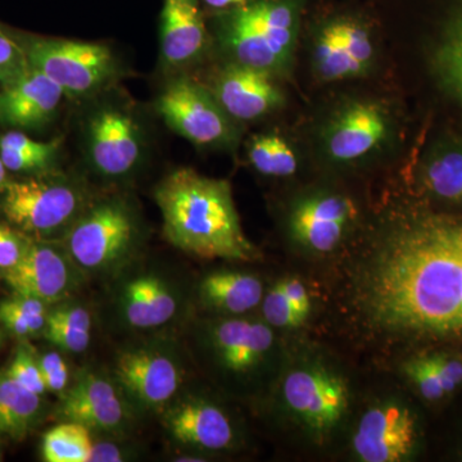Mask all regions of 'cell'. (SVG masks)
Instances as JSON below:
<instances>
[{
  "mask_svg": "<svg viewBox=\"0 0 462 462\" xmlns=\"http://www.w3.org/2000/svg\"><path fill=\"white\" fill-rule=\"evenodd\" d=\"M370 322L416 340H462V212L404 215L361 279Z\"/></svg>",
  "mask_w": 462,
  "mask_h": 462,
  "instance_id": "6da1fadb",
  "label": "cell"
},
{
  "mask_svg": "<svg viewBox=\"0 0 462 462\" xmlns=\"http://www.w3.org/2000/svg\"><path fill=\"white\" fill-rule=\"evenodd\" d=\"M154 199L163 236L184 254L245 263L260 257L240 224L229 181L184 167L157 185Z\"/></svg>",
  "mask_w": 462,
  "mask_h": 462,
  "instance_id": "7a4b0ae2",
  "label": "cell"
},
{
  "mask_svg": "<svg viewBox=\"0 0 462 462\" xmlns=\"http://www.w3.org/2000/svg\"><path fill=\"white\" fill-rule=\"evenodd\" d=\"M300 32L298 0H254L216 12V41L227 60L275 78L291 75Z\"/></svg>",
  "mask_w": 462,
  "mask_h": 462,
  "instance_id": "3957f363",
  "label": "cell"
},
{
  "mask_svg": "<svg viewBox=\"0 0 462 462\" xmlns=\"http://www.w3.org/2000/svg\"><path fill=\"white\" fill-rule=\"evenodd\" d=\"M141 242L138 218L125 200H102L85 209L66 234L65 248L81 272L108 276L132 261Z\"/></svg>",
  "mask_w": 462,
  "mask_h": 462,
  "instance_id": "277c9868",
  "label": "cell"
},
{
  "mask_svg": "<svg viewBox=\"0 0 462 462\" xmlns=\"http://www.w3.org/2000/svg\"><path fill=\"white\" fill-rule=\"evenodd\" d=\"M396 134L397 118L388 103L355 97L342 100L322 121L319 152L330 165H360L384 152Z\"/></svg>",
  "mask_w": 462,
  "mask_h": 462,
  "instance_id": "5b68a950",
  "label": "cell"
},
{
  "mask_svg": "<svg viewBox=\"0 0 462 462\" xmlns=\"http://www.w3.org/2000/svg\"><path fill=\"white\" fill-rule=\"evenodd\" d=\"M114 379L136 411L162 412L180 393L184 369L167 340H144L118 352Z\"/></svg>",
  "mask_w": 462,
  "mask_h": 462,
  "instance_id": "8992f818",
  "label": "cell"
},
{
  "mask_svg": "<svg viewBox=\"0 0 462 462\" xmlns=\"http://www.w3.org/2000/svg\"><path fill=\"white\" fill-rule=\"evenodd\" d=\"M30 69H38L67 97H87L102 89L116 75V60L107 45L58 38H30L23 44Z\"/></svg>",
  "mask_w": 462,
  "mask_h": 462,
  "instance_id": "52a82bcc",
  "label": "cell"
},
{
  "mask_svg": "<svg viewBox=\"0 0 462 462\" xmlns=\"http://www.w3.org/2000/svg\"><path fill=\"white\" fill-rule=\"evenodd\" d=\"M379 42L361 18L338 16L320 23L309 45L310 67L319 83L367 78L379 60Z\"/></svg>",
  "mask_w": 462,
  "mask_h": 462,
  "instance_id": "ba28073f",
  "label": "cell"
},
{
  "mask_svg": "<svg viewBox=\"0 0 462 462\" xmlns=\"http://www.w3.org/2000/svg\"><path fill=\"white\" fill-rule=\"evenodd\" d=\"M157 111L170 129L203 148L227 149L239 138L238 123L221 107L209 87L190 78L167 85Z\"/></svg>",
  "mask_w": 462,
  "mask_h": 462,
  "instance_id": "9c48e42d",
  "label": "cell"
},
{
  "mask_svg": "<svg viewBox=\"0 0 462 462\" xmlns=\"http://www.w3.org/2000/svg\"><path fill=\"white\" fill-rule=\"evenodd\" d=\"M83 190L60 179L8 181L2 211L12 224L36 236L69 229L85 211Z\"/></svg>",
  "mask_w": 462,
  "mask_h": 462,
  "instance_id": "30bf717a",
  "label": "cell"
},
{
  "mask_svg": "<svg viewBox=\"0 0 462 462\" xmlns=\"http://www.w3.org/2000/svg\"><path fill=\"white\" fill-rule=\"evenodd\" d=\"M282 391L289 411L315 436L329 434L348 407L345 380L319 365L291 370Z\"/></svg>",
  "mask_w": 462,
  "mask_h": 462,
  "instance_id": "8fae6325",
  "label": "cell"
},
{
  "mask_svg": "<svg viewBox=\"0 0 462 462\" xmlns=\"http://www.w3.org/2000/svg\"><path fill=\"white\" fill-rule=\"evenodd\" d=\"M134 407L114 376L84 370L60 396L62 420L80 422L93 433L123 434L132 427Z\"/></svg>",
  "mask_w": 462,
  "mask_h": 462,
  "instance_id": "7c38bea8",
  "label": "cell"
},
{
  "mask_svg": "<svg viewBox=\"0 0 462 462\" xmlns=\"http://www.w3.org/2000/svg\"><path fill=\"white\" fill-rule=\"evenodd\" d=\"M3 273L14 294L35 298L47 306L69 300L83 276L66 248L41 242H27L21 260Z\"/></svg>",
  "mask_w": 462,
  "mask_h": 462,
  "instance_id": "4fadbf2b",
  "label": "cell"
},
{
  "mask_svg": "<svg viewBox=\"0 0 462 462\" xmlns=\"http://www.w3.org/2000/svg\"><path fill=\"white\" fill-rule=\"evenodd\" d=\"M357 218L349 197L338 191L315 190L294 200L288 214V230L300 247L315 254L334 251Z\"/></svg>",
  "mask_w": 462,
  "mask_h": 462,
  "instance_id": "5bb4252c",
  "label": "cell"
},
{
  "mask_svg": "<svg viewBox=\"0 0 462 462\" xmlns=\"http://www.w3.org/2000/svg\"><path fill=\"white\" fill-rule=\"evenodd\" d=\"M88 153L99 175H130L142 158L141 132L132 116L117 107L98 109L88 124Z\"/></svg>",
  "mask_w": 462,
  "mask_h": 462,
  "instance_id": "9a60e30c",
  "label": "cell"
},
{
  "mask_svg": "<svg viewBox=\"0 0 462 462\" xmlns=\"http://www.w3.org/2000/svg\"><path fill=\"white\" fill-rule=\"evenodd\" d=\"M278 78L227 60L209 89L236 123L261 120L284 107L285 94Z\"/></svg>",
  "mask_w": 462,
  "mask_h": 462,
  "instance_id": "2e32d148",
  "label": "cell"
},
{
  "mask_svg": "<svg viewBox=\"0 0 462 462\" xmlns=\"http://www.w3.org/2000/svg\"><path fill=\"white\" fill-rule=\"evenodd\" d=\"M161 413L166 433L179 445L199 451H224L236 445L230 416L206 398L178 394Z\"/></svg>",
  "mask_w": 462,
  "mask_h": 462,
  "instance_id": "e0dca14e",
  "label": "cell"
},
{
  "mask_svg": "<svg viewBox=\"0 0 462 462\" xmlns=\"http://www.w3.org/2000/svg\"><path fill=\"white\" fill-rule=\"evenodd\" d=\"M418 425L407 407L383 403L364 413L354 436V451L364 462L404 461L415 451Z\"/></svg>",
  "mask_w": 462,
  "mask_h": 462,
  "instance_id": "ac0fdd59",
  "label": "cell"
},
{
  "mask_svg": "<svg viewBox=\"0 0 462 462\" xmlns=\"http://www.w3.org/2000/svg\"><path fill=\"white\" fill-rule=\"evenodd\" d=\"M205 337L216 365L231 375L254 372L273 346V329L266 321L236 316L212 322Z\"/></svg>",
  "mask_w": 462,
  "mask_h": 462,
  "instance_id": "d6986e66",
  "label": "cell"
},
{
  "mask_svg": "<svg viewBox=\"0 0 462 462\" xmlns=\"http://www.w3.org/2000/svg\"><path fill=\"white\" fill-rule=\"evenodd\" d=\"M180 293L162 273H136L125 282L117 297V314L126 327L151 330L165 327L178 315Z\"/></svg>",
  "mask_w": 462,
  "mask_h": 462,
  "instance_id": "ffe728a7",
  "label": "cell"
},
{
  "mask_svg": "<svg viewBox=\"0 0 462 462\" xmlns=\"http://www.w3.org/2000/svg\"><path fill=\"white\" fill-rule=\"evenodd\" d=\"M199 0H163L161 54L166 66L182 69L197 62L208 45Z\"/></svg>",
  "mask_w": 462,
  "mask_h": 462,
  "instance_id": "44dd1931",
  "label": "cell"
},
{
  "mask_svg": "<svg viewBox=\"0 0 462 462\" xmlns=\"http://www.w3.org/2000/svg\"><path fill=\"white\" fill-rule=\"evenodd\" d=\"M65 93L47 75L30 69L20 81L0 93V123L35 129L51 121Z\"/></svg>",
  "mask_w": 462,
  "mask_h": 462,
  "instance_id": "7402d4cb",
  "label": "cell"
},
{
  "mask_svg": "<svg viewBox=\"0 0 462 462\" xmlns=\"http://www.w3.org/2000/svg\"><path fill=\"white\" fill-rule=\"evenodd\" d=\"M418 179L431 199L462 208L461 136H445L434 142L421 158Z\"/></svg>",
  "mask_w": 462,
  "mask_h": 462,
  "instance_id": "603a6c76",
  "label": "cell"
},
{
  "mask_svg": "<svg viewBox=\"0 0 462 462\" xmlns=\"http://www.w3.org/2000/svg\"><path fill=\"white\" fill-rule=\"evenodd\" d=\"M199 291L203 306L225 315L247 314L263 300V282L247 273H209L200 282Z\"/></svg>",
  "mask_w": 462,
  "mask_h": 462,
  "instance_id": "cb8c5ba5",
  "label": "cell"
},
{
  "mask_svg": "<svg viewBox=\"0 0 462 462\" xmlns=\"http://www.w3.org/2000/svg\"><path fill=\"white\" fill-rule=\"evenodd\" d=\"M430 67L440 89L462 106V0L448 12L431 42Z\"/></svg>",
  "mask_w": 462,
  "mask_h": 462,
  "instance_id": "d4e9b609",
  "label": "cell"
},
{
  "mask_svg": "<svg viewBox=\"0 0 462 462\" xmlns=\"http://www.w3.org/2000/svg\"><path fill=\"white\" fill-rule=\"evenodd\" d=\"M44 413L42 396L21 387L8 375L0 372V439L20 442L25 439Z\"/></svg>",
  "mask_w": 462,
  "mask_h": 462,
  "instance_id": "484cf974",
  "label": "cell"
},
{
  "mask_svg": "<svg viewBox=\"0 0 462 462\" xmlns=\"http://www.w3.org/2000/svg\"><path fill=\"white\" fill-rule=\"evenodd\" d=\"M247 157L257 172L269 178H291L300 166L296 147L279 133L254 135L248 143Z\"/></svg>",
  "mask_w": 462,
  "mask_h": 462,
  "instance_id": "4316f807",
  "label": "cell"
},
{
  "mask_svg": "<svg viewBox=\"0 0 462 462\" xmlns=\"http://www.w3.org/2000/svg\"><path fill=\"white\" fill-rule=\"evenodd\" d=\"M93 445L89 428L63 420L42 437V457L47 462H90Z\"/></svg>",
  "mask_w": 462,
  "mask_h": 462,
  "instance_id": "83f0119b",
  "label": "cell"
},
{
  "mask_svg": "<svg viewBox=\"0 0 462 462\" xmlns=\"http://www.w3.org/2000/svg\"><path fill=\"white\" fill-rule=\"evenodd\" d=\"M47 318L48 306L35 298L14 294L0 302V324L18 338L42 333Z\"/></svg>",
  "mask_w": 462,
  "mask_h": 462,
  "instance_id": "f1b7e54d",
  "label": "cell"
},
{
  "mask_svg": "<svg viewBox=\"0 0 462 462\" xmlns=\"http://www.w3.org/2000/svg\"><path fill=\"white\" fill-rule=\"evenodd\" d=\"M60 143L50 142L47 147L41 151H14V149L0 148V157L9 171L39 172L50 169L56 161Z\"/></svg>",
  "mask_w": 462,
  "mask_h": 462,
  "instance_id": "f546056e",
  "label": "cell"
},
{
  "mask_svg": "<svg viewBox=\"0 0 462 462\" xmlns=\"http://www.w3.org/2000/svg\"><path fill=\"white\" fill-rule=\"evenodd\" d=\"M5 370L14 382H17L21 387L27 389V391L39 394V396H44L45 392H47L41 367H39L38 354L32 351V346H18L14 360H12L8 369Z\"/></svg>",
  "mask_w": 462,
  "mask_h": 462,
  "instance_id": "4dcf8cb0",
  "label": "cell"
},
{
  "mask_svg": "<svg viewBox=\"0 0 462 462\" xmlns=\"http://www.w3.org/2000/svg\"><path fill=\"white\" fill-rule=\"evenodd\" d=\"M29 71V60L23 45L17 44L0 29V85L3 88L14 85Z\"/></svg>",
  "mask_w": 462,
  "mask_h": 462,
  "instance_id": "1f68e13d",
  "label": "cell"
},
{
  "mask_svg": "<svg viewBox=\"0 0 462 462\" xmlns=\"http://www.w3.org/2000/svg\"><path fill=\"white\" fill-rule=\"evenodd\" d=\"M261 305H263L264 321L272 328L287 329V328L300 327L305 322L288 302L287 297L278 284L273 285L272 291L263 296Z\"/></svg>",
  "mask_w": 462,
  "mask_h": 462,
  "instance_id": "d6a6232c",
  "label": "cell"
},
{
  "mask_svg": "<svg viewBox=\"0 0 462 462\" xmlns=\"http://www.w3.org/2000/svg\"><path fill=\"white\" fill-rule=\"evenodd\" d=\"M404 373L428 401H438L446 396L439 374L434 369L430 357L416 358L404 365Z\"/></svg>",
  "mask_w": 462,
  "mask_h": 462,
  "instance_id": "836d02e7",
  "label": "cell"
},
{
  "mask_svg": "<svg viewBox=\"0 0 462 462\" xmlns=\"http://www.w3.org/2000/svg\"><path fill=\"white\" fill-rule=\"evenodd\" d=\"M38 363L47 392L62 396L69 387L71 376L63 356L57 351H48L38 355Z\"/></svg>",
  "mask_w": 462,
  "mask_h": 462,
  "instance_id": "e575fe53",
  "label": "cell"
},
{
  "mask_svg": "<svg viewBox=\"0 0 462 462\" xmlns=\"http://www.w3.org/2000/svg\"><path fill=\"white\" fill-rule=\"evenodd\" d=\"M42 334L51 345L69 354H83L87 351L91 340V331L62 327V325L47 324Z\"/></svg>",
  "mask_w": 462,
  "mask_h": 462,
  "instance_id": "d590c367",
  "label": "cell"
},
{
  "mask_svg": "<svg viewBox=\"0 0 462 462\" xmlns=\"http://www.w3.org/2000/svg\"><path fill=\"white\" fill-rule=\"evenodd\" d=\"M47 324L62 325L75 329L91 331L93 320L89 310L74 302H60L48 310Z\"/></svg>",
  "mask_w": 462,
  "mask_h": 462,
  "instance_id": "8d00e7d4",
  "label": "cell"
},
{
  "mask_svg": "<svg viewBox=\"0 0 462 462\" xmlns=\"http://www.w3.org/2000/svg\"><path fill=\"white\" fill-rule=\"evenodd\" d=\"M27 240L21 238L8 227L0 225V270L11 269L17 264L25 252Z\"/></svg>",
  "mask_w": 462,
  "mask_h": 462,
  "instance_id": "74e56055",
  "label": "cell"
},
{
  "mask_svg": "<svg viewBox=\"0 0 462 462\" xmlns=\"http://www.w3.org/2000/svg\"><path fill=\"white\" fill-rule=\"evenodd\" d=\"M133 447L116 440L94 439L90 462H124L133 460Z\"/></svg>",
  "mask_w": 462,
  "mask_h": 462,
  "instance_id": "f35d334b",
  "label": "cell"
},
{
  "mask_svg": "<svg viewBox=\"0 0 462 462\" xmlns=\"http://www.w3.org/2000/svg\"><path fill=\"white\" fill-rule=\"evenodd\" d=\"M431 365L439 374L443 388L446 393H452L456 388L462 384V363L457 358L447 357V356H430Z\"/></svg>",
  "mask_w": 462,
  "mask_h": 462,
  "instance_id": "ab89813d",
  "label": "cell"
},
{
  "mask_svg": "<svg viewBox=\"0 0 462 462\" xmlns=\"http://www.w3.org/2000/svg\"><path fill=\"white\" fill-rule=\"evenodd\" d=\"M282 293L287 297L288 302L296 310L298 315L306 321L311 312V298L303 282L298 279H282L276 282Z\"/></svg>",
  "mask_w": 462,
  "mask_h": 462,
  "instance_id": "60d3db41",
  "label": "cell"
},
{
  "mask_svg": "<svg viewBox=\"0 0 462 462\" xmlns=\"http://www.w3.org/2000/svg\"><path fill=\"white\" fill-rule=\"evenodd\" d=\"M206 7L214 9L215 12L227 11V9L242 7L254 0H199Z\"/></svg>",
  "mask_w": 462,
  "mask_h": 462,
  "instance_id": "b9f144b4",
  "label": "cell"
},
{
  "mask_svg": "<svg viewBox=\"0 0 462 462\" xmlns=\"http://www.w3.org/2000/svg\"><path fill=\"white\" fill-rule=\"evenodd\" d=\"M7 182V167L5 166L2 157H0V190H3Z\"/></svg>",
  "mask_w": 462,
  "mask_h": 462,
  "instance_id": "7bdbcfd3",
  "label": "cell"
},
{
  "mask_svg": "<svg viewBox=\"0 0 462 462\" xmlns=\"http://www.w3.org/2000/svg\"><path fill=\"white\" fill-rule=\"evenodd\" d=\"M176 461L180 462H199V461H205V458H197V456L191 455H182L180 457L176 458Z\"/></svg>",
  "mask_w": 462,
  "mask_h": 462,
  "instance_id": "ee69618b",
  "label": "cell"
},
{
  "mask_svg": "<svg viewBox=\"0 0 462 462\" xmlns=\"http://www.w3.org/2000/svg\"><path fill=\"white\" fill-rule=\"evenodd\" d=\"M3 345V333L2 330H0V346Z\"/></svg>",
  "mask_w": 462,
  "mask_h": 462,
  "instance_id": "f6af8a7d",
  "label": "cell"
},
{
  "mask_svg": "<svg viewBox=\"0 0 462 462\" xmlns=\"http://www.w3.org/2000/svg\"><path fill=\"white\" fill-rule=\"evenodd\" d=\"M0 460H2V454H0Z\"/></svg>",
  "mask_w": 462,
  "mask_h": 462,
  "instance_id": "bcb514c9",
  "label": "cell"
}]
</instances>
